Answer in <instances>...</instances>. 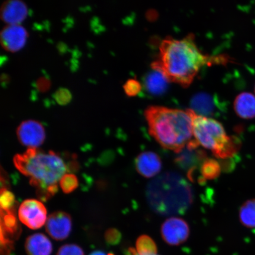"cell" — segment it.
I'll return each mask as SVG.
<instances>
[{"instance_id": "1", "label": "cell", "mask_w": 255, "mask_h": 255, "mask_svg": "<svg viewBox=\"0 0 255 255\" xmlns=\"http://www.w3.org/2000/svg\"><path fill=\"white\" fill-rule=\"evenodd\" d=\"M224 57H211L204 54L197 46L194 34L181 39L165 38L159 46L158 59L152 62L153 70L164 76L168 82L187 88L205 65L225 62Z\"/></svg>"}, {"instance_id": "2", "label": "cell", "mask_w": 255, "mask_h": 255, "mask_svg": "<svg viewBox=\"0 0 255 255\" xmlns=\"http://www.w3.org/2000/svg\"><path fill=\"white\" fill-rule=\"evenodd\" d=\"M144 116L149 133L162 147L178 153L192 141L190 109L152 105L145 110Z\"/></svg>"}, {"instance_id": "3", "label": "cell", "mask_w": 255, "mask_h": 255, "mask_svg": "<svg viewBox=\"0 0 255 255\" xmlns=\"http://www.w3.org/2000/svg\"><path fill=\"white\" fill-rule=\"evenodd\" d=\"M15 167L30 178L41 200L51 198L58 190V183L67 171L65 161L53 151L46 152L37 148H28L14 158Z\"/></svg>"}, {"instance_id": "4", "label": "cell", "mask_w": 255, "mask_h": 255, "mask_svg": "<svg viewBox=\"0 0 255 255\" xmlns=\"http://www.w3.org/2000/svg\"><path fill=\"white\" fill-rule=\"evenodd\" d=\"M147 198L152 210L161 215L181 214L193 201L189 184L180 175L171 173L152 181L148 187Z\"/></svg>"}, {"instance_id": "5", "label": "cell", "mask_w": 255, "mask_h": 255, "mask_svg": "<svg viewBox=\"0 0 255 255\" xmlns=\"http://www.w3.org/2000/svg\"><path fill=\"white\" fill-rule=\"evenodd\" d=\"M190 111L193 119V136L199 145L211 150L218 158H227L237 154L241 142L229 136L221 123L197 114L193 110Z\"/></svg>"}, {"instance_id": "6", "label": "cell", "mask_w": 255, "mask_h": 255, "mask_svg": "<svg viewBox=\"0 0 255 255\" xmlns=\"http://www.w3.org/2000/svg\"><path fill=\"white\" fill-rule=\"evenodd\" d=\"M18 218L28 228L36 230L46 224L47 210L42 202L36 199H27L21 204Z\"/></svg>"}, {"instance_id": "7", "label": "cell", "mask_w": 255, "mask_h": 255, "mask_svg": "<svg viewBox=\"0 0 255 255\" xmlns=\"http://www.w3.org/2000/svg\"><path fill=\"white\" fill-rule=\"evenodd\" d=\"M17 138L22 145L28 148H37L46 138L45 129L39 121L28 120L23 121L16 130Z\"/></svg>"}, {"instance_id": "8", "label": "cell", "mask_w": 255, "mask_h": 255, "mask_svg": "<svg viewBox=\"0 0 255 255\" xmlns=\"http://www.w3.org/2000/svg\"><path fill=\"white\" fill-rule=\"evenodd\" d=\"M161 235L164 241L170 246H178L187 241L190 235L189 225L184 219L172 217L162 223Z\"/></svg>"}, {"instance_id": "9", "label": "cell", "mask_w": 255, "mask_h": 255, "mask_svg": "<svg viewBox=\"0 0 255 255\" xmlns=\"http://www.w3.org/2000/svg\"><path fill=\"white\" fill-rule=\"evenodd\" d=\"M28 37V31L21 24L6 25L0 33L2 47L11 53L17 52L23 49Z\"/></svg>"}, {"instance_id": "10", "label": "cell", "mask_w": 255, "mask_h": 255, "mask_svg": "<svg viewBox=\"0 0 255 255\" xmlns=\"http://www.w3.org/2000/svg\"><path fill=\"white\" fill-rule=\"evenodd\" d=\"M71 217L66 212H56L48 217L46 223L47 234L56 241L65 240L71 234Z\"/></svg>"}, {"instance_id": "11", "label": "cell", "mask_w": 255, "mask_h": 255, "mask_svg": "<svg viewBox=\"0 0 255 255\" xmlns=\"http://www.w3.org/2000/svg\"><path fill=\"white\" fill-rule=\"evenodd\" d=\"M28 14L27 5L21 0H8L0 9L1 20L8 24H21Z\"/></svg>"}, {"instance_id": "12", "label": "cell", "mask_w": 255, "mask_h": 255, "mask_svg": "<svg viewBox=\"0 0 255 255\" xmlns=\"http://www.w3.org/2000/svg\"><path fill=\"white\" fill-rule=\"evenodd\" d=\"M135 167L138 173L145 178H151L159 173L162 161L159 156L152 151H144L137 156Z\"/></svg>"}, {"instance_id": "13", "label": "cell", "mask_w": 255, "mask_h": 255, "mask_svg": "<svg viewBox=\"0 0 255 255\" xmlns=\"http://www.w3.org/2000/svg\"><path fill=\"white\" fill-rule=\"evenodd\" d=\"M25 249L28 255H50L53 246L46 235L39 233L27 238Z\"/></svg>"}, {"instance_id": "14", "label": "cell", "mask_w": 255, "mask_h": 255, "mask_svg": "<svg viewBox=\"0 0 255 255\" xmlns=\"http://www.w3.org/2000/svg\"><path fill=\"white\" fill-rule=\"evenodd\" d=\"M234 110L242 119L252 120L255 118V95L248 92L239 94L234 101Z\"/></svg>"}, {"instance_id": "15", "label": "cell", "mask_w": 255, "mask_h": 255, "mask_svg": "<svg viewBox=\"0 0 255 255\" xmlns=\"http://www.w3.org/2000/svg\"><path fill=\"white\" fill-rule=\"evenodd\" d=\"M168 82L161 73L153 70L146 76L145 86L151 94H160L165 90Z\"/></svg>"}, {"instance_id": "16", "label": "cell", "mask_w": 255, "mask_h": 255, "mask_svg": "<svg viewBox=\"0 0 255 255\" xmlns=\"http://www.w3.org/2000/svg\"><path fill=\"white\" fill-rule=\"evenodd\" d=\"M239 219L248 228H255V199L245 202L239 210Z\"/></svg>"}, {"instance_id": "17", "label": "cell", "mask_w": 255, "mask_h": 255, "mask_svg": "<svg viewBox=\"0 0 255 255\" xmlns=\"http://www.w3.org/2000/svg\"><path fill=\"white\" fill-rule=\"evenodd\" d=\"M136 251L139 255H156L157 247L154 240L148 235H142L137 239Z\"/></svg>"}, {"instance_id": "18", "label": "cell", "mask_w": 255, "mask_h": 255, "mask_svg": "<svg viewBox=\"0 0 255 255\" xmlns=\"http://www.w3.org/2000/svg\"><path fill=\"white\" fill-rule=\"evenodd\" d=\"M221 168L218 162L213 159L204 161L201 167V173L205 180H213L219 176Z\"/></svg>"}, {"instance_id": "19", "label": "cell", "mask_w": 255, "mask_h": 255, "mask_svg": "<svg viewBox=\"0 0 255 255\" xmlns=\"http://www.w3.org/2000/svg\"><path fill=\"white\" fill-rule=\"evenodd\" d=\"M59 185L64 193L69 194L77 189L79 186V181L75 175L65 174L60 179Z\"/></svg>"}, {"instance_id": "20", "label": "cell", "mask_w": 255, "mask_h": 255, "mask_svg": "<svg viewBox=\"0 0 255 255\" xmlns=\"http://www.w3.org/2000/svg\"><path fill=\"white\" fill-rule=\"evenodd\" d=\"M141 85L135 79L127 80L123 85L124 92L129 97H135L138 95L141 90Z\"/></svg>"}, {"instance_id": "21", "label": "cell", "mask_w": 255, "mask_h": 255, "mask_svg": "<svg viewBox=\"0 0 255 255\" xmlns=\"http://www.w3.org/2000/svg\"><path fill=\"white\" fill-rule=\"evenodd\" d=\"M57 255H85L84 251L75 244H67L59 248Z\"/></svg>"}, {"instance_id": "22", "label": "cell", "mask_w": 255, "mask_h": 255, "mask_svg": "<svg viewBox=\"0 0 255 255\" xmlns=\"http://www.w3.org/2000/svg\"><path fill=\"white\" fill-rule=\"evenodd\" d=\"M56 103L59 105H65L70 103L72 100L71 92L65 88H60L54 94Z\"/></svg>"}, {"instance_id": "23", "label": "cell", "mask_w": 255, "mask_h": 255, "mask_svg": "<svg viewBox=\"0 0 255 255\" xmlns=\"http://www.w3.org/2000/svg\"><path fill=\"white\" fill-rule=\"evenodd\" d=\"M121 233L116 229L111 228L108 229L105 234V239L107 243L111 245V246H115L119 244L121 240Z\"/></svg>"}, {"instance_id": "24", "label": "cell", "mask_w": 255, "mask_h": 255, "mask_svg": "<svg viewBox=\"0 0 255 255\" xmlns=\"http://www.w3.org/2000/svg\"><path fill=\"white\" fill-rule=\"evenodd\" d=\"M14 202V197L13 194L6 190H2L1 196L2 209H4L5 211H9V209L13 205Z\"/></svg>"}, {"instance_id": "25", "label": "cell", "mask_w": 255, "mask_h": 255, "mask_svg": "<svg viewBox=\"0 0 255 255\" xmlns=\"http://www.w3.org/2000/svg\"><path fill=\"white\" fill-rule=\"evenodd\" d=\"M126 255H139L138 253H137V252L136 250H134L133 248H130L128 250V254Z\"/></svg>"}, {"instance_id": "26", "label": "cell", "mask_w": 255, "mask_h": 255, "mask_svg": "<svg viewBox=\"0 0 255 255\" xmlns=\"http://www.w3.org/2000/svg\"><path fill=\"white\" fill-rule=\"evenodd\" d=\"M89 255H107L106 254L104 253V252L101 251H96L92 253Z\"/></svg>"}, {"instance_id": "27", "label": "cell", "mask_w": 255, "mask_h": 255, "mask_svg": "<svg viewBox=\"0 0 255 255\" xmlns=\"http://www.w3.org/2000/svg\"></svg>"}]
</instances>
